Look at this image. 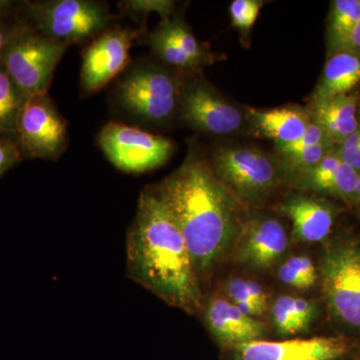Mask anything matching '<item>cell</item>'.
I'll return each mask as SVG.
<instances>
[{"label": "cell", "mask_w": 360, "mask_h": 360, "mask_svg": "<svg viewBox=\"0 0 360 360\" xmlns=\"http://www.w3.org/2000/svg\"><path fill=\"white\" fill-rule=\"evenodd\" d=\"M153 187L179 225L202 284L231 255L245 222V206L191 148L181 165Z\"/></svg>", "instance_id": "1"}, {"label": "cell", "mask_w": 360, "mask_h": 360, "mask_svg": "<svg viewBox=\"0 0 360 360\" xmlns=\"http://www.w3.org/2000/svg\"><path fill=\"white\" fill-rule=\"evenodd\" d=\"M127 276L172 307L194 315L202 284L174 217L153 186L141 191L127 236Z\"/></svg>", "instance_id": "2"}, {"label": "cell", "mask_w": 360, "mask_h": 360, "mask_svg": "<svg viewBox=\"0 0 360 360\" xmlns=\"http://www.w3.org/2000/svg\"><path fill=\"white\" fill-rule=\"evenodd\" d=\"M319 274L331 319L347 330L360 331V245L345 238L326 243Z\"/></svg>", "instance_id": "3"}, {"label": "cell", "mask_w": 360, "mask_h": 360, "mask_svg": "<svg viewBox=\"0 0 360 360\" xmlns=\"http://www.w3.org/2000/svg\"><path fill=\"white\" fill-rule=\"evenodd\" d=\"M210 165L217 179L245 207L264 205L285 179L281 163L257 148L217 149Z\"/></svg>", "instance_id": "4"}, {"label": "cell", "mask_w": 360, "mask_h": 360, "mask_svg": "<svg viewBox=\"0 0 360 360\" xmlns=\"http://www.w3.org/2000/svg\"><path fill=\"white\" fill-rule=\"evenodd\" d=\"M182 82L172 71L141 63L125 73L116 85L118 103L141 122L165 123L179 112Z\"/></svg>", "instance_id": "5"}, {"label": "cell", "mask_w": 360, "mask_h": 360, "mask_svg": "<svg viewBox=\"0 0 360 360\" xmlns=\"http://www.w3.org/2000/svg\"><path fill=\"white\" fill-rule=\"evenodd\" d=\"M68 46L34 28H15L0 61L26 96H44Z\"/></svg>", "instance_id": "6"}, {"label": "cell", "mask_w": 360, "mask_h": 360, "mask_svg": "<svg viewBox=\"0 0 360 360\" xmlns=\"http://www.w3.org/2000/svg\"><path fill=\"white\" fill-rule=\"evenodd\" d=\"M27 7L34 30L66 45L92 41L115 18L105 4L90 0H52Z\"/></svg>", "instance_id": "7"}, {"label": "cell", "mask_w": 360, "mask_h": 360, "mask_svg": "<svg viewBox=\"0 0 360 360\" xmlns=\"http://www.w3.org/2000/svg\"><path fill=\"white\" fill-rule=\"evenodd\" d=\"M221 360H360V345L345 335L262 340L222 350Z\"/></svg>", "instance_id": "8"}, {"label": "cell", "mask_w": 360, "mask_h": 360, "mask_svg": "<svg viewBox=\"0 0 360 360\" xmlns=\"http://www.w3.org/2000/svg\"><path fill=\"white\" fill-rule=\"evenodd\" d=\"M98 144L116 168L134 174L165 165L174 149L167 137L115 122L104 125L99 132Z\"/></svg>", "instance_id": "9"}, {"label": "cell", "mask_w": 360, "mask_h": 360, "mask_svg": "<svg viewBox=\"0 0 360 360\" xmlns=\"http://www.w3.org/2000/svg\"><path fill=\"white\" fill-rule=\"evenodd\" d=\"M15 135L26 155L56 160L68 144V123L47 94L28 97Z\"/></svg>", "instance_id": "10"}, {"label": "cell", "mask_w": 360, "mask_h": 360, "mask_svg": "<svg viewBox=\"0 0 360 360\" xmlns=\"http://www.w3.org/2000/svg\"><path fill=\"white\" fill-rule=\"evenodd\" d=\"M179 115L193 129L213 135L236 134L246 115L201 78L182 82Z\"/></svg>", "instance_id": "11"}, {"label": "cell", "mask_w": 360, "mask_h": 360, "mask_svg": "<svg viewBox=\"0 0 360 360\" xmlns=\"http://www.w3.org/2000/svg\"><path fill=\"white\" fill-rule=\"evenodd\" d=\"M130 27L108 28L90 41L82 56L80 87L84 94H96L104 89L130 63V49L136 39Z\"/></svg>", "instance_id": "12"}, {"label": "cell", "mask_w": 360, "mask_h": 360, "mask_svg": "<svg viewBox=\"0 0 360 360\" xmlns=\"http://www.w3.org/2000/svg\"><path fill=\"white\" fill-rule=\"evenodd\" d=\"M290 245V236L277 217L246 214L231 255L241 266L253 271H265L283 259Z\"/></svg>", "instance_id": "13"}, {"label": "cell", "mask_w": 360, "mask_h": 360, "mask_svg": "<svg viewBox=\"0 0 360 360\" xmlns=\"http://www.w3.org/2000/svg\"><path fill=\"white\" fill-rule=\"evenodd\" d=\"M153 54L169 68L193 73L210 65L212 54L179 16L165 18L149 37Z\"/></svg>", "instance_id": "14"}, {"label": "cell", "mask_w": 360, "mask_h": 360, "mask_svg": "<svg viewBox=\"0 0 360 360\" xmlns=\"http://www.w3.org/2000/svg\"><path fill=\"white\" fill-rule=\"evenodd\" d=\"M203 321L220 349L266 340L267 329L264 322L243 314L224 295L214 293L203 300Z\"/></svg>", "instance_id": "15"}, {"label": "cell", "mask_w": 360, "mask_h": 360, "mask_svg": "<svg viewBox=\"0 0 360 360\" xmlns=\"http://www.w3.org/2000/svg\"><path fill=\"white\" fill-rule=\"evenodd\" d=\"M281 214L291 222L293 243H321L335 224L338 210L333 203L305 193H290L278 205Z\"/></svg>", "instance_id": "16"}, {"label": "cell", "mask_w": 360, "mask_h": 360, "mask_svg": "<svg viewBox=\"0 0 360 360\" xmlns=\"http://www.w3.org/2000/svg\"><path fill=\"white\" fill-rule=\"evenodd\" d=\"M255 134L271 139L276 146H288L300 139L312 122L309 111L298 106L269 110H250L246 113Z\"/></svg>", "instance_id": "17"}, {"label": "cell", "mask_w": 360, "mask_h": 360, "mask_svg": "<svg viewBox=\"0 0 360 360\" xmlns=\"http://www.w3.org/2000/svg\"><path fill=\"white\" fill-rule=\"evenodd\" d=\"M359 101V96L356 92L316 101L312 103L314 108L310 115L331 141L340 146L359 127L356 116Z\"/></svg>", "instance_id": "18"}, {"label": "cell", "mask_w": 360, "mask_h": 360, "mask_svg": "<svg viewBox=\"0 0 360 360\" xmlns=\"http://www.w3.org/2000/svg\"><path fill=\"white\" fill-rule=\"evenodd\" d=\"M269 314L274 333L286 340L309 333L316 319L319 307L314 300L302 296L284 295L270 304Z\"/></svg>", "instance_id": "19"}, {"label": "cell", "mask_w": 360, "mask_h": 360, "mask_svg": "<svg viewBox=\"0 0 360 360\" xmlns=\"http://www.w3.org/2000/svg\"><path fill=\"white\" fill-rule=\"evenodd\" d=\"M359 82L360 56L349 51L331 53L324 65L312 103L352 94Z\"/></svg>", "instance_id": "20"}, {"label": "cell", "mask_w": 360, "mask_h": 360, "mask_svg": "<svg viewBox=\"0 0 360 360\" xmlns=\"http://www.w3.org/2000/svg\"><path fill=\"white\" fill-rule=\"evenodd\" d=\"M248 316L259 319L269 310V295L257 281L233 277L229 279L222 293Z\"/></svg>", "instance_id": "21"}, {"label": "cell", "mask_w": 360, "mask_h": 360, "mask_svg": "<svg viewBox=\"0 0 360 360\" xmlns=\"http://www.w3.org/2000/svg\"><path fill=\"white\" fill-rule=\"evenodd\" d=\"M360 21V0H335L329 15L328 39L333 53L345 51L348 39Z\"/></svg>", "instance_id": "22"}, {"label": "cell", "mask_w": 360, "mask_h": 360, "mask_svg": "<svg viewBox=\"0 0 360 360\" xmlns=\"http://www.w3.org/2000/svg\"><path fill=\"white\" fill-rule=\"evenodd\" d=\"M27 98L0 61V134H16L18 118Z\"/></svg>", "instance_id": "23"}, {"label": "cell", "mask_w": 360, "mask_h": 360, "mask_svg": "<svg viewBox=\"0 0 360 360\" xmlns=\"http://www.w3.org/2000/svg\"><path fill=\"white\" fill-rule=\"evenodd\" d=\"M341 160L336 148L315 167L296 176L295 181L303 191L333 195Z\"/></svg>", "instance_id": "24"}, {"label": "cell", "mask_w": 360, "mask_h": 360, "mask_svg": "<svg viewBox=\"0 0 360 360\" xmlns=\"http://www.w3.org/2000/svg\"><path fill=\"white\" fill-rule=\"evenodd\" d=\"M279 281L295 290H309L316 285L319 270L309 255H292L286 258L277 269Z\"/></svg>", "instance_id": "25"}, {"label": "cell", "mask_w": 360, "mask_h": 360, "mask_svg": "<svg viewBox=\"0 0 360 360\" xmlns=\"http://www.w3.org/2000/svg\"><path fill=\"white\" fill-rule=\"evenodd\" d=\"M264 6L259 0H234L229 7L232 25L243 34L250 32Z\"/></svg>", "instance_id": "26"}, {"label": "cell", "mask_w": 360, "mask_h": 360, "mask_svg": "<svg viewBox=\"0 0 360 360\" xmlns=\"http://www.w3.org/2000/svg\"><path fill=\"white\" fill-rule=\"evenodd\" d=\"M359 172L347 163L341 161L336 176L333 196L340 198L345 202L356 203V189Z\"/></svg>", "instance_id": "27"}, {"label": "cell", "mask_w": 360, "mask_h": 360, "mask_svg": "<svg viewBox=\"0 0 360 360\" xmlns=\"http://www.w3.org/2000/svg\"><path fill=\"white\" fill-rule=\"evenodd\" d=\"M328 141H331L328 135L321 129V125L317 124L312 120L309 127H307V131L298 141L293 142V143L288 144V146H276V148L281 156L288 155L300 153V151L304 150V149Z\"/></svg>", "instance_id": "28"}, {"label": "cell", "mask_w": 360, "mask_h": 360, "mask_svg": "<svg viewBox=\"0 0 360 360\" xmlns=\"http://www.w3.org/2000/svg\"><path fill=\"white\" fill-rule=\"evenodd\" d=\"M123 13L135 16L148 15V13H158L162 20L170 18L174 2L158 1V0H129L120 4Z\"/></svg>", "instance_id": "29"}, {"label": "cell", "mask_w": 360, "mask_h": 360, "mask_svg": "<svg viewBox=\"0 0 360 360\" xmlns=\"http://www.w3.org/2000/svg\"><path fill=\"white\" fill-rule=\"evenodd\" d=\"M340 160L360 174V122L356 130L336 148Z\"/></svg>", "instance_id": "30"}, {"label": "cell", "mask_w": 360, "mask_h": 360, "mask_svg": "<svg viewBox=\"0 0 360 360\" xmlns=\"http://www.w3.org/2000/svg\"><path fill=\"white\" fill-rule=\"evenodd\" d=\"M20 158L21 150L18 144L6 135L0 134V177L18 163Z\"/></svg>", "instance_id": "31"}, {"label": "cell", "mask_w": 360, "mask_h": 360, "mask_svg": "<svg viewBox=\"0 0 360 360\" xmlns=\"http://www.w3.org/2000/svg\"><path fill=\"white\" fill-rule=\"evenodd\" d=\"M345 51L354 52V53L360 56V21L357 23L356 26H355L354 32H352V35H350Z\"/></svg>", "instance_id": "32"}, {"label": "cell", "mask_w": 360, "mask_h": 360, "mask_svg": "<svg viewBox=\"0 0 360 360\" xmlns=\"http://www.w3.org/2000/svg\"><path fill=\"white\" fill-rule=\"evenodd\" d=\"M14 30H15V28H14ZM14 30H8V28L0 25V56H1L4 49H6V44H8Z\"/></svg>", "instance_id": "33"}, {"label": "cell", "mask_w": 360, "mask_h": 360, "mask_svg": "<svg viewBox=\"0 0 360 360\" xmlns=\"http://www.w3.org/2000/svg\"><path fill=\"white\" fill-rule=\"evenodd\" d=\"M356 203L360 205V174L359 177V184H357V189H356Z\"/></svg>", "instance_id": "34"}, {"label": "cell", "mask_w": 360, "mask_h": 360, "mask_svg": "<svg viewBox=\"0 0 360 360\" xmlns=\"http://www.w3.org/2000/svg\"><path fill=\"white\" fill-rule=\"evenodd\" d=\"M6 6V2H0V13H1L2 9Z\"/></svg>", "instance_id": "35"}]
</instances>
